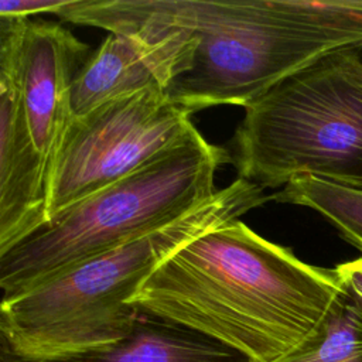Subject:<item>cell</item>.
Here are the masks:
<instances>
[{
	"label": "cell",
	"instance_id": "cell-1",
	"mask_svg": "<svg viewBox=\"0 0 362 362\" xmlns=\"http://www.w3.org/2000/svg\"><path fill=\"white\" fill-rule=\"evenodd\" d=\"M341 291L334 269L308 264L235 219L170 255L130 304L253 362H279L317 331Z\"/></svg>",
	"mask_w": 362,
	"mask_h": 362
},
{
	"label": "cell",
	"instance_id": "cell-2",
	"mask_svg": "<svg viewBox=\"0 0 362 362\" xmlns=\"http://www.w3.org/2000/svg\"><path fill=\"white\" fill-rule=\"evenodd\" d=\"M266 199L262 187L238 178L177 219L1 298L0 331L10 356L42 362L124 339L140 317L130 300L170 255Z\"/></svg>",
	"mask_w": 362,
	"mask_h": 362
},
{
	"label": "cell",
	"instance_id": "cell-3",
	"mask_svg": "<svg viewBox=\"0 0 362 362\" xmlns=\"http://www.w3.org/2000/svg\"><path fill=\"white\" fill-rule=\"evenodd\" d=\"M198 37L191 68L170 88L191 113L247 106L322 55L362 47V0H144Z\"/></svg>",
	"mask_w": 362,
	"mask_h": 362
},
{
	"label": "cell",
	"instance_id": "cell-4",
	"mask_svg": "<svg viewBox=\"0 0 362 362\" xmlns=\"http://www.w3.org/2000/svg\"><path fill=\"white\" fill-rule=\"evenodd\" d=\"M229 161L262 188L300 174L362 185V47L322 55L245 106Z\"/></svg>",
	"mask_w": 362,
	"mask_h": 362
},
{
	"label": "cell",
	"instance_id": "cell-5",
	"mask_svg": "<svg viewBox=\"0 0 362 362\" xmlns=\"http://www.w3.org/2000/svg\"><path fill=\"white\" fill-rule=\"evenodd\" d=\"M229 154L195 129L134 173L66 208L0 256L1 298H10L92 256L153 230L209 199Z\"/></svg>",
	"mask_w": 362,
	"mask_h": 362
},
{
	"label": "cell",
	"instance_id": "cell-6",
	"mask_svg": "<svg viewBox=\"0 0 362 362\" xmlns=\"http://www.w3.org/2000/svg\"><path fill=\"white\" fill-rule=\"evenodd\" d=\"M191 112L168 90L147 89L72 117L48 188V222L184 141Z\"/></svg>",
	"mask_w": 362,
	"mask_h": 362
},
{
	"label": "cell",
	"instance_id": "cell-7",
	"mask_svg": "<svg viewBox=\"0 0 362 362\" xmlns=\"http://www.w3.org/2000/svg\"><path fill=\"white\" fill-rule=\"evenodd\" d=\"M62 21L109 35L93 49L72 88V117L147 89L170 90L192 65L198 37L144 0H69Z\"/></svg>",
	"mask_w": 362,
	"mask_h": 362
},
{
	"label": "cell",
	"instance_id": "cell-8",
	"mask_svg": "<svg viewBox=\"0 0 362 362\" xmlns=\"http://www.w3.org/2000/svg\"><path fill=\"white\" fill-rule=\"evenodd\" d=\"M28 20L0 16V256L48 223L49 177L20 92V54Z\"/></svg>",
	"mask_w": 362,
	"mask_h": 362
},
{
	"label": "cell",
	"instance_id": "cell-9",
	"mask_svg": "<svg viewBox=\"0 0 362 362\" xmlns=\"http://www.w3.org/2000/svg\"><path fill=\"white\" fill-rule=\"evenodd\" d=\"M59 23L28 20L20 54V92L35 148L51 177L72 120V88L90 55Z\"/></svg>",
	"mask_w": 362,
	"mask_h": 362
},
{
	"label": "cell",
	"instance_id": "cell-10",
	"mask_svg": "<svg viewBox=\"0 0 362 362\" xmlns=\"http://www.w3.org/2000/svg\"><path fill=\"white\" fill-rule=\"evenodd\" d=\"M42 362H253L243 354L187 327L140 311L122 341Z\"/></svg>",
	"mask_w": 362,
	"mask_h": 362
},
{
	"label": "cell",
	"instance_id": "cell-11",
	"mask_svg": "<svg viewBox=\"0 0 362 362\" xmlns=\"http://www.w3.org/2000/svg\"><path fill=\"white\" fill-rule=\"evenodd\" d=\"M272 198L281 204L305 206L318 212L338 230L342 239L362 252V185L300 174Z\"/></svg>",
	"mask_w": 362,
	"mask_h": 362
},
{
	"label": "cell",
	"instance_id": "cell-12",
	"mask_svg": "<svg viewBox=\"0 0 362 362\" xmlns=\"http://www.w3.org/2000/svg\"><path fill=\"white\" fill-rule=\"evenodd\" d=\"M279 362H362V310L344 291L317 331Z\"/></svg>",
	"mask_w": 362,
	"mask_h": 362
},
{
	"label": "cell",
	"instance_id": "cell-13",
	"mask_svg": "<svg viewBox=\"0 0 362 362\" xmlns=\"http://www.w3.org/2000/svg\"><path fill=\"white\" fill-rule=\"evenodd\" d=\"M69 0H1L0 16L10 17H27L34 14H55L68 4Z\"/></svg>",
	"mask_w": 362,
	"mask_h": 362
},
{
	"label": "cell",
	"instance_id": "cell-14",
	"mask_svg": "<svg viewBox=\"0 0 362 362\" xmlns=\"http://www.w3.org/2000/svg\"><path fill=\"white\" fill-rule=\"evenodd\" d=\"M334 270L342 291L346 293L362 310V257L344 262Z\"/></svg>",
	"mask_w": 362,
	"mask_h": 362
},
{
	"label": "cell",
	"instance_id": "cell-15",
	"mask_svg": "<svg viewBox=\"0 0 362 362\" xmlns=\"http://www.w3.org/2000/svg\"><path fill=\"white\" fill-rule=\"evenodd\" d=\"M10 362H24V361H18V359H13V358H11Z\"/></svg>",
	"mask_w": 362,
	"mask_h": 362
}]
</instances>
